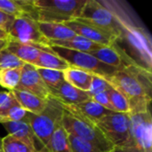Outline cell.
Returning a JSON list of instances; mask_svg holds the SVG:
<instances>
[{
	"mask_svg": "<svg viewBox=\"0 0 152 152\" xmlns=\"http://www.w3.org/2000/svg\"><path fill=\"white\" fill-rule=\"evenodd\" d=\"M107 80L126 98L131 110L130 114L151 110V71L138 65H130L122 70H118Z\"/></svg>",
	"mask_w": 152,
	"mask_h": 152,
	"instance_id": "6da1fadb",
	"label": "cell"
},
{
	"mask_svg": "<svg viewBox=\"0 0 152 152\" xmlns=\"http://www.w3.org/2000/svg\"><path fill=\"white\" fill-rule=\"evenodd\" d=\"M105 4L108 5L106 2ZM110 8L115 12L121 25L120 35L113 45L120 49L136 65L151 71V42L145 30L130 23L113 7Z\"/></svg>",
	"mask_w": 152,
	"mask_h": 152,
	"instance_id": "7a4b0ae2",
	"label": "cell"
},
{
	"mask_svg": "<svg viewBox=\"0 0 152 152\" xmlns=\"http://www.w3.org/2000/svg\"><path fill=\"white\" fill-rule=\"evenodd\" d=\"M86 0H30L28 15L38 22L65 23L79 17Z\"/></svg>",
	"mask_w": 152,
	"mask_h": 152,
	"instance_id": "3957f363",
	"label": "cell"
},
{
	"mask_svg": "<svg viewBox=\"0 0 152 152\" xmlns=\"http://www.w3.org/2000/svg\"><path fill=\"white\" fill-rule=\"evenodd\" d=\"M62 116L61 104L52 96L47 98L46 107L43 112L38 115L27 113L25 118L32 129L41 152H46L51 136L56 126L61 122Z\"/></svg>",
	"mask_w": 152,
	"mask_h": 152,
	"instance_id": "277c9868",
	"label": "cell"
},
{
	"mask_svg": "<svg viewBox=\"0 0 152 152\" xmlns=\"http://www.w3.org/2000/svg\"><path fill=\"white\" fill-rule=\"evenodd\" d=\"M61 126L69 134L90 142L102 152L110 151L114 147L104 137L95 124L70 114L65 110H63Z\"/></svg>",
	"mask_w": 152,
	"mask_h": 152,
	"instance_id": "5b68a950",
	"label": "cell"
},
{
	"mask_svg": "<svg viewBox=\"0 0 152 152\" xmlns=\"http://www.w3.org/2000/svg\"><path fill=\"white\" fill-rule=\"evenodd\" d=\"M76 20L104 29L117 37L120 35V22L115 12L105 4V2L86 0L79 17Z\"/></svg>",
	"mask_w": 152,
	"mask_h": 152,
	"instance_id": "8992f818",
	"label": "cell"
},
{
	"mask_svg": "<svg viewBox=\"0 0 152 152\" xmlns=\"http://www.w3.org/2000/svg\"><path fill=\"white\" fill-rule=\"evenodd\" d=\"M6 32L7 40L34 45L44 52H53L49 46V41L39 31L38 22L28 15L14 18Z\"/></svg>",
	"mask_w": 152,
	"mask_h": 152,
	"instance_id": "52a82bcc",
	"label": "cell"
},
{
	"mask_svg": "<svg viewBox=\"0 0 152 152\" xmlns=\"http://www.w3.org/2000/svg\"><path fill=\"white\" fill-rule=\"evenodd\" d=\"M50 48L55 54L66 61L70 67L80 69L92 75L109 79L118 71L115 68L100 61L88 53L69 50L58 46H50Z\"/></svg>",
	"mask_w": 152,
	"mask_h": 152,
	"instance_id": "ba28073f",
	"label": "cell"
},
{
	"mask_svg": "<svg viewBox=\"0 0 152 152\" xmlns=\"http://www.w3.org/2000/svg\"><path fill=\"white\" fill-rule=\"evenodd\" d=\"M130 115L111 112L95 125L114 147H125L130 139Z\"/></svg>",
	"mask_w": 152,
	"mask_h": 152,
	"instance_id": "9c48e42d",
	"label": "cell"
},
{
	"mask_svg": "<svg viewBox=\"0 0 152 152\" xmlns=\"http://www.w3.org/2000/svg\"><path fill=\"white\" fill-rule=\"evenodd\" d=\"M130 115V139L125 147L138 152H152V118L151 110Z\"/></svg>",
	"mask_w": 152,
	"mask_h": 152,
	"instance_id": "30bf717a",
	"label": "cell"
},
{
	"mask_svg": "<svg viewBox=\"0 0 152 152\" xmlns=\"http://www.w3.org/2000/svg\"><path fill=\"white\" fill-rule=\"evenodd\" d=\"M68 26L76 35L81 36L94 43L103 46H110L118 38L113 34L95 27L92 24L80 21L77 20H73L63 23Z\"/></svg>",
	"mask_w": 152,
	"mask_h": 152,
	"instance_id": "8fae6325",
	"label": "cell"
},
{
	"mask_svg": "<svg viewBox=\"0 0 152 152\" xmlns=\"http://www.w3.org/2000/svg\"><path fill=\"white\" fill-rule=\"evenodd\" d=\"M16 90H22L46 100L50 96L49 88L45 84L36 67L24 64L21 69L20 80Z\"/></svg>",
	"mask_w": 152,
	"mask_h": 152,
	"instance_id": "7c38bea8",
	"label": "cell"
},
{
	"mask_svg": "<svg viewBox=\"0 0 152 152\" xmlns=\"http://www.w3.org/2000/svg\"><path fill=\"white\" fill-rule=\"evenodd\" d=\"M61 106L63 110L69 112L70 114H73L94 124H96L102 118L111 113L110 110L105 109L91 99L74 105L61 104Z\"/></svg>",
	"mask_w": 152,
	"mask_h": 152,
	"instance_id": "4fadbf2b",
	"label": "cell"
},
{
	"mask_svg": "<svg viewBox=\"0 0 152 152\" xmlns=\"http://www.w3.org/2000/svg\"><path fill=\"white\" fill-rule=\"evenodd\" d=\"M89 54L118 70H122L130 65H136L120 49L113 45L110 46H102L97 51L89 53Z\"/></svg>",
	"mask_w": 152,
	"mask_h": 152,
	"instance_id": "5bb4252c",
	"label": "cell"
},
{
	"mask_svg": "<svg viewBox=\"0 0 152 152\" xmlns=\"http://www.w3.org/2000/svg\"><path fill=\"white\" fill-rule=\"evenodd\" d=\"M49 92L50 96L65 105H74L91 99L87 92L74 87L67 81H63L56 87L49 88Z\"/></svg>",
	"mask_w": 152,
	"mask_h": 152,
	"instance_id": "9a60e30c",
	"label": "cell"
},
{
	"mask_svg": "<svg viewBox=\"0 0 152 152\" xmlns=\"http://www.w3.org/2000/svg\"><path fill=\"white\" fill-rule=\"evenodd\" d=\"M2 125L7 131L8 134L22 141L24 143H26L28 146V148L32 151L41 152L39 145L37 149V144H38L37 141L26 118H24L21 121L8 122V123H4Z\"/></svg>",
	"mask_w": 152,
	"mask_h": 152,
	"instance_id": "2e32d148",
	"label": "cell"
},
{
	"mask_svg": "<svg viewBox=\"0 0 152 152\" xmlns=\"http://www.w3.org/2000/svg\"><path fill=\"white\" fill-rule=\"evenodd\" d=\"M15 98L18 104L27 112L38 115L46 107L47 99H42L38 96L22 90H12L10 91Z\"/></svg>",
	"mask_w": 152,
	"mask_h": 152,
	"instance_id": "e0dca14e",
	"label": "cell"
},
{
	"mask_svg": "<svg viewBox=\"0 0 152 152\" xmlns=\"http://www.w3.org/2000/svg\"><path fill=\"white\" fill-rule=\"evenodd\" d=\"M38 28L41 34L49 42L66 40L76 36L75 32L63 23L38 22Z\"/></svg>",
	"mask_w": 152,
	"mask_h": 152,
	"instance_id": "ac0fdd59",
	"label": "cell"
},
{
	"mask_svg": "<svg viewBox=\"0 0 152 152\" xmlns=\"http://www.w3.org/2000/svg\"><path fill=\"white\" fill-rule=\"evenodd\" d=\"M5 49L9 51L11 53H12L14 56H16L18 59H20L21 61H23L25 64H30V65L34 64L39 53L42 51L40 48L37 46L22 44L12 40H7V45Z\"/></svg>",
	"mask_w": 152,
	"mask_h": 152,
	"instance_id": "d6986e66",
	"label": "cell"
},
{
	"mask_svg": "<svg viewBox=\"0 0 152 152\" xmlns=\"http://www.w3.org/2000/svg\"><path fill=\"white\" fill-rule=\"evenodd\" d=\"M49 46H58L62 47L69 50L78 51V52H84V53H91L94 51H97L98 49L102 48L103 45H98L96 43H94L81 36L76 35L75 37L66 39V40H61V41H50Z\"/></svg>",
	"mask_w": 152,
	"mask_h": 152,
	"instance_id": "ffe728a7",
	"label": "cell"
},
{
	"mask_svg": "<svg viewBox=\"0 0 152 152\" xmlns=\"http://www.w3.org/2000/svg\"><path fill=\"white\" fill-rule=\"evenodd\" d=\"M93 76L94 75L89 72L74 67H69V69L64 70L65 81H67L74 87L84 92L89 91Z\"/></svg>",
	"mask_w": 152,
	"mask_h": 152,
	"instance_id": "44dd1931",
	"label": "cell"
},
{
	"mask_svg": "<svg viewBox=\"0 0 152 152\" xmlns=\"http://www.w3.org/2000/svg\"><path fill=\"white\" fill-rule=\"evenodd\" d=\"M33 66L36 68L55 69V70H61V71H64L70 67L66 61H64L62 58L55 54L53 52H44V51H41L37 59L34 62Z\"/></svg>",
	"mask_w": 152,
	"mask_h": 152,
	"instance_id": "7402d4cb",
	"label": "cell"
},
{
	"mask_svg": "<svg viewBox=\"0 0 152 152\" xmlns=\"http://www.w3.org/2000/svg\"><path fill=\"white\" fill-rule=\"evenodd\" d=\"M68 135L61 122L51 136L46 152H71Z\"/></svg>",
	"mask_w": 152,
	"mask_h": 152,
	"instance_id": "603a6c76",
	"label": "cell"
},
{
	"mask_svg": "<svg viewBox=\"0 0 152 152\" xmlns=\"http://www.w3.org/2000/svg\"><path fill=\"white\" fill-rule=\"evenodd\" d=\"M22 67L0 70V87L8 91L15 90L20 80Z\"/></svg>",
	"mask_w": 152,
	"mask_h": 152,
	"instance_id": "cb8c5ba5",
	"label": "cell"
},
{
	"mask_svg": "<svg viewBox=\"0 0 152 152\" xmlns=\"http://www.w3.org/2000/svg\"><path fill=\"white\" fill-rule=\"evenodd\" d=\"M36 69L48 88L56 87L61 83L65 81L64 71L48 69H41V68H36Z\"/></svg>",
	"mask_w": 152,
	"mask_h": 152,
	"instance_id": "d4e9b609",
	"label": "cell"
},
{
	"mask_svg": "<svg viewBox=\"0 0 152 152\" xmlns=\"http://www.w3.org/2000/svg\"><path fill=\"white\" fill-rule=\"evenodd\" d=\"M107 94H108L110 101L115 110V112L130 114L131 110H130L129 103H128L126 98L119 91H118L113 86H111V88H110L107 91Z\"/></svg>",
	"mask_w": 152,
	"mask_h": 152,
	"instance_id": "484cf974",
	"label": "cell"
},
{
	"mask_svg": "<svg viewBox=\"0 0 152 152\" xmlns=\"http://www.w3.org/2000/svg\"><path fill=\"white\" fill-rule=\"evenodd\" d=\"M3 152H33L22 141L7 134L2 139Z\"/></svg>",
	"mask_w": 152,
	"mask_h": 152,
	"instance_id": "4316f807",
	"label": "cell"
},
{
	"mask_svg": "<svg viewBox=\"0 0 152 152\" xmlns=\"http://www.w3.org/2000/svg\"><path fill=\"white\" fill-rule=\"evenodd\" d=\"M68 137L71 152H102L90 142H87L78 137L72 134H69Z\"/></svg>",
	"mask_w": 152,
	"mask_h": 152,
	"instance_id": "83f0119b",
	"label": "cell"
},
{
	"mask_svg": "<svg viewBox=\"0 0 152 152\" xmlns=\"http://www.w3.org/2000/svg\"><path fill=\"white\" fill-rule=\"evenodd\" d=\"M24 64L25 63L23 61H21L6 49L0 51V70L22 67Z\"/></svg>",
	"mask_w": 152,
	"mask_h": 152,
	"instance_id": "f1b7e54d",
	"label": "cell"
},
{
	"mask_svg": "<svg viewBox=\"0 0 152 152\" xmlns=\"http://www.w3.org/2000/svg\"><path fill=\"white\" fill-rule=\"evenodd\" d=\"M0 11L14 18L26 14L19 2L13 0H0Z\"/></svg>",
	"mask_w": 152,
	"mask_h": 152,
	"instance_id": "f546056e",
	"label": "cell"
},
{
	"mask_svg": "<svg viewBox=\"0 0 152 152\" xmlns=\"http://www.w3.org/2000/svg\"><path fill=\"white\" fill-rule=\"evenodd\" d=\"M110 88H111V85L106 78L94 75L93 78H92L91 86H90V89L87 92V94H89V96L91 98L92 96L96 95L98 94L107 92Z\"/></svg>",
	"mask_w": 152,
	"mask_h": 152,
	"instance_id": "4dcf8cb0",
	"label": "cell"
},
{
	"mask_svg": "<svg viewBox=\"0 0 152 152\" xmlns=\"http://www.w3.org/2000/svg\"><path fill=\"white\" fill-rule=\"evenodd\" d=\"M27 111L24 110L19 104L14 106L12 109H11L3 118H0V123H8V122H17L21 121L26 118Z\"/></svg>",
	"mask_w": 152,
	"mask_h": 152,
	"instance_id": "1f68e13d",
	"label": "cell"
},
{
	"mask_svg": "<svg viewBox=\"0 0 152 152\" xmlns=\"http://www.w3.org/2000/svg\"><path fill=\"white\" fill-rule=\"evenodd\" d=\"M91 100L94 101L95 102H97L101 106L104 107L105 109L110 110L111 112H115V110H114V108H113V106L110 101V98H109L107 92L101 93V94H98L96 95H94L91 97Z\"/></svg>",
	"mask_w": 152,
	"mask_h": 152,
	"instance_id": "d6a6232c",
	"label": "cell"
},
{
	"mask_svg": "<svg viewBox=\"0 0 152 152\" xmlns=\"http://www.w3.org/2000/svg\"><path fill=\"white\" fill-rule=\"evenodd\" d=\"M13 20H14V17L8 15V14L0 11V28H1L7 31V29L9 28V27L12 23Z\"/></svg>",
	"mask_w": 152,
	"mask_h": 152,
	"instance_id": "836d02e7",
	"label": "cell"
},
{
	"mask_svg": "<svg viewBox=\"0 0 152 152\" xmlns=\"http://www.w3.org/2000/svg\"><path fill=\"white\" fill-rule=\"evenodd\" d=\"M108 152H138L129 147H113Z\"/></svg>",
	"mask_w": 152,
	"mask_h": 152,
	"instance_id": "e575fe53",
	"label": "cell"
},
{
	"mask_svg": "<svg viewBox=\"0 0 152 152\" xmlns=\"http://www.w3.org/2000/svg\"><path fill=\"white\" fill-rule=\"evenodd\" d=\"M10 95V92L9 91H2L0 92V106L6 101V99L9 97Z\"/></svg>",
	"mask_w": 152,
	"mask_h": 152,
	"instance_id": "d590c367",
	"label": "cell"
},
{
	"mask_svg": "<svg viewBox=\"0 0 152 152\" xmlns=\"http://www.w3.org/2000/svg\"><path fill=\"white\" fill-rule=\"evenodd\" d=\"M8 39V34L7 32L0 28V40H7Z\"/></svg>",
	"mask_w": 152,
	"mask_h": 152,
	"instance_id": "8d00e7d4",
	"label": "cell"
},
{
	"mask_svg": "<svg viewBox=\"0 0 152 152\" xmlns=\"http://www.w3.org/2000/svg\"><path fill=\"white\" fill-rule=\"evenodd\" d=\"M6 45H7V40H0V51L5 49Z\"/></svg>",
	"mask_w": 152,
	"mask_h": 152,
	"instance_id": "74e56055",
	"label": "cell"
},
{
	"mask_svg": "<svg viewBox=\"0 0 152 152\" xmlns=\"http://www.w3.org/2000/svg\"><path fill=\"white\" fill-rule=\"evenodd\" d=\"M0 152L2 151V138H0Z\"/></svg>",
	"mask_w": 152,
	"mask_h": 152,
	"instance_id": "f35d334b",
	"label": "cell"
},
{
	"mask_svg": "<svg viewBox=\"0 0 152 152\" xmlns=\"http://www.w3.org/2000/svg\"><path fill=\"white\" fill-rule=\"evenodd\" d=\"M2 91H4V89H2V88L0 87V92H2Z\"/></svg>",
	"mask_w": 152,
	"mask_h": 152,
	"instance_id": "ab89813d",
	"label": "cell"
}]
</instances>
